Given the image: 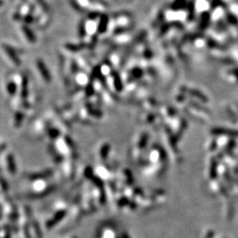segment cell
Here are the masks:
<instances>
[{
  "label": "cell",
  "instance_id": "cell-1",
  "mask_svg": "<svg viewBox=\"0 0 238 238\" xmlns=\"http://www.w3.org/2000/svg\"><path fill=\"white\" fill-rule=\"evenodd\" d=\"M61 177L60 172L53 169L24 173L20 185V196L28 199H39L48 196L56 190Z\"/></svg>",
  "mask_w": 238,
  "mask_h": 238
},
{
  "label": "cell",
  "instance_id": "cell-2",
  "mask_svg": "<svg viewBox=\"0 0 238 238\" xmlns=\"http://www.w3.org/2000/svg\"><path fill=\"white\" fill-rule=\"evenodd\" d=\"M121 231L115 223L107 221L98 227L95 238H119Z\"/></svg>",
  "mask_w": 238,
  "mask_h": 238
},
{
  "label": "cell",
  "instance_id": "cell-3",
  "mask_svg": "<svg viewBox=\"0 0 238 238\" xmlns=\"http://www.w3.org/2000/svg\"><path fill=\"white\" fill-rule=\"evenodd\" d=\"M1 168L2 172H5L7 176L12 177L16 173V164L14 156L9 151H2L1 156Z\"/></svg>",
  "mask_w": 238,
  "mask_h": 238
},
{
  "label": "cell",
  "instance_id": "cell-4",
  "mask_svg": "<svg viewBox=\"0 0 238 238\" xmlns=\"http://www.w3.org/2000/svg\"><path fill=\"white\" fill-rule=\"evenodd\" d=\"M75 159H64L60 162V173L62 178L64 180H71L74 177L76 173Z\"/></svg>",
  "mask_w": 238,
  "mask_h": 238
},
{
  "label": "cell",
  "instance_id": "cell-5",
  "mask_svg": "<svg viewBox=\"0 0 238 238\" xmlns=\"http://www.w3.org/2000/svg\"><path fill=\"white\" fill-rule=\"evenodd\" d=\"M119 238H131V237H130V236L129 235V233H128L126 231L122 230L121 231V235Z\"/></svg>",
  "mask_w": 238,
  "mask_h": 238
},
{
  "label": "cell",
  "instance_id": "cell-6",
  "mask_svg": "<svg viewBox=\"0 0 238 238\" xmlns=\"http://www.w3.org/2000/svg\"><path fill=\"white\" fill-rule=\"evenodd\" d=\"M67 238H78V237L76 236H69V237H67Z\"/></svg>",
  "mask_w": 238,
  "mask_h": 238
}]
</instances>
